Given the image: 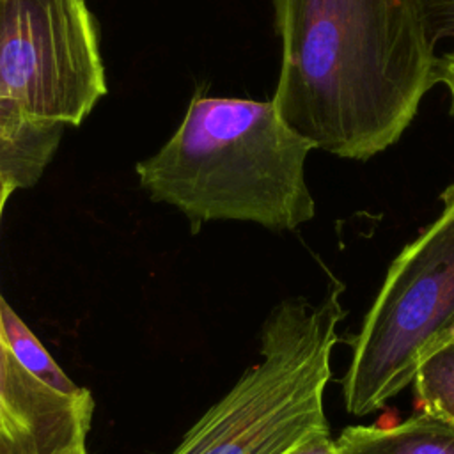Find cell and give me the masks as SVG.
Returning a JSON list of instances; mask_svg holds the SVG:
<instances>
[{
    "mask_svg": "<svg viewBox=\"0 0 454 454\" xmlns=\"http://www.w3.org/2000/svg\"><path fill=\"white\" fill-rule=\"evenodd\" d=\"M282 44L273 103L314 149L369 160L436 83L422 0H271Z\"/></svg>",
    "mask_w": 454,
    "mask_h": 454,
    "instance_id": "cell-1",
    "label": "cell"
},
{
    "mask_svg": "<svg viewBox=\"0 0 454 454\" xmlns=\"http://www.w3.org/2000/svg\"><path fill=\"white\" fill-rule=\"evenodd\" d=\"M312 149L271 99L195 94L174 135L135 172L151 199L195 223L241 220L291 231L316 213L305 181Z\"/></svg>",
    "mask_w": 454,
    "mask_h": 454,
    "instance_id": "cell-2",
    "label": "cell"
},
{
    "mask_svg": "<svg viewBox=\"0 0 454 454\" xmlns=\"http://www.w3.org/2000/svg\"><path fill=\"white\" fill-rule=\"evenodd\" d=\"M342 284L319 303L282 300L261 332V358L181 438L170 454H286L328 427L325 388L344 317Z\"/></svg>",
    "mask_w": 454,
    "mask_h": 454,
    "instance_id": "cell-3",
    "label": "cell"
},
{
    "mask_svg": "<svg viewBox=\"0 0 454 454\" xmlns=\"http://www.w3.org/2000/svg\"><path fill=\"white\" fill-rule=\"evenodd\" d=\"M454 337V184L440 216L390 264L353 342L344 406L364 417L413 383L419 365Z\"/></svg>",
    "mask_w": 454,
    "mask_h": 454,
    "instance_id": "cell-4",
    "label": "cell"
},
{
    "mask_svg": "<svg viewBox=\"0 0 454 454\" xmlns=\"http://www.w3.org/2000/svg\"><path fill=\"white\" fill-rule=\"evenodd\" d=\"M106 90L85 0H4L0 98L32 117L80 126Z\"/></svg>",
    "mask_w": 454,
    "mask_h": 454,
    "instance_id": "cell-5",
    "label": "cell"
},
{
    "mask_svg": "<svg viewBox=\"0 0 454 454\" xmlns=\"http://www.w3.org/2000/svg\"><path fill=\"white\" fill-rule=\"evenodd\" d=\"M11 193L0 179V220ZM92 411L89 390L60 395L20 365L4 332L0 296V454H57L85 442Z\"/></svg>",
    "mask_w": 454,
    "mask_h": 454,
    "instance_id": "cell-6",
    "label": "cell"
},
{
    "mask_svg": "<svg viewBox=\"0 0 454 454\" xmlns=\"http://www.w3.org/2000/svg\"><path fill=\"white\" fill-rule=\"evenodd\" d=\"M64 128L0 98V179L12 190L34 186L51 161Z\"/></svg>",
    "mask_w": 454,
    "mask_h": 454,
    "instance_id": "cell-7",
    "label": "cell"
},
{
    "mask_svg": "<svg viewBox=\"0 0 454 454\" xmlns=\"http://www.w3.org/2000/svg\"><path fill=\"white\" fill-rule=\"evenodd\" d=\"M339 454H454V424L420 411L395 426H349Z\"/></svg>",
    "mask_w": 454,
    "mask_h": 454,
    "instance_id": "cell-8",
    "label": "cell"
},
{
    "mask_svg": "<svg viewBox=\"0 0 454 454\" xmlns=\"http://www.w3.org/2000/svg\"><path fill=\"white\" fill-rule=\"evenodd\" d=\"M2 321L7 344L20 362V365L41 381L50 390L60 395H80L87 388L78 387L44 349L41 340L27 326V323L14 312V309L2 298Z\"/></svg>",
    "mask_w": 454,
    "mask_h": 454,
    "instance_id": "cell-9",
    "label": "cell"
},
{
    "mask_svg": "<svg viewBox=\"0 0 454 454\" xmlns=\"http://www.w3.org/2000/svg\"><path fill=\"white\" fill-rule=\"evenodd\" d=\"M422 411L454 424V342L433 349L413 378Z\"/></svg>",
    "mask_w": 454,
    "mask_h": 454,
    "instance_id": "cell-10",
    "label": "cell"
},
{
    "mask_svg": "<svg viewBox=\"0 0 454 454\" xmlns=\"http://www.w3.org/2000/svg\"><path fill=\"white\" fill-rule=\"evenodd\" d=\"M422 9L434 43L454 41V0H422Z\"/></svg>",
    "mask_w": 454,
    "mask_h": 454,
    "instance_id": "cell-11",
    "label": "cell"
},
{
    "mask_svg": "<svg viewBox=\"0 0 454 454\" xmlns=\"http://www.w3.org/2000/svg\"><path fill=\"white\" fill-rule=\"evenodd\" d=\"M286 454H339L335 440L330 436V429H319L303 438Z\"/></svg>",
    "mask_w": 454,
    "mask_h": 454,
    "instance_id": "cell-12",
    "label": "cell"
},
{
    "mask_svg": "<svg viewBox=\"0 0 454 454\" xmlns=\"http://www.w3.org/2000/svg\"><path fill=\"white\" fill-rule=\"evenodd\" d=\"M436 82H442L447 87L449 96H450L452 114H454V51H450L440 59L438 71H436Z\"/></svg>",
    "mask_w": 454,
    "mask_h": 454,
    "instance_id": "cell-13",
    "label": "cell"
},
{
    "mask_svg": "<svg viewBox=\"0 0 454 454\" xmlns=\"http://www.w3.org/2000/svg\"><path fill=\"white\" fill-rule=\"evenodd\" d=\"M57 454H87V449H85V442H80V443H74Z\"/></svg>",
    "mask_w": 454,
    "mask_h": 454,
    "instance_id": "cell-14",
    "label": "cell"
},
{
    "mask_svg": "<svg viewBox=\"0 0 454 454\" xmlns=\"http://www.w3.org/2000/svg\"><path fill=\"white\" fill-rule=\"evenodd\" d=\"M2 9H4V0H0V16H2Z\"/></svg>",
    "mask_w": 454,
    "mask_h": 454,
    "instance_id": "cell-15",
    "label": "cell"
},
{
    "mask_svg": "<svg viewBox=\"0 0 454 454\" xmlns=\"http://www.w3.org/2000/svg\"><path fill=\"white\" fill-rule=\"evenodd\" d=\"M449 342H454V337H452V339H450V340H449Z\"/></svg>",
    "mask_w": 454,
    "mask_h": 454,
    "instance_id": "cell-16",
    "label": "cell"
}]
</instances>
